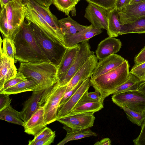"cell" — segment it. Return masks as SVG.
Masks as SVG:
<instances>
[{"label": "cell", "mask_w": 145, "mask_h": 145, "mask_svg": "<svg viewBox=\"0 0 145 145\" xmlns=\"http://www.w3.org/2000/svg\"><path fill=\"white\" fill-rule=\"evenodd\" d=\"M16 48L14 59L20 63L49 61L37 43L29 24L23 22L14 40Z\"/></svg>", "instance_id": "obj_1"}, {"label": "cell", "mask_w": 145, "mask_h": 145, "mask_svg": "<svg viewBox=\"0 0 145 145\" xmlns=\"http://www.w3.org/2000/svg\"><path fill=\"white\" fill-rule=\"evenodd\" d=\"M129 67L128 61L125 60L120 65L106 73L96 78L90 79L91 86L100 93L101 101L103 104L106 98L113 94L118 87L128 80Z\"/></svg>", "instance_id": "obj_2"}, {"label": "cell", "mask_w": 145, "mask_h": 145, "mask_svg": "<svg viewBox=\"0 0 145 145\" xmlns=\"http://www.w3.org/2000/svg\"><path fill=\"white\" fill-rule=\"evenodd\" d=\"M57 70L56 65L47 61L20 63L18 72L23 74L27 78L37 81L40 84L39 91L50 88L58 82Z\"/></svg>", "instance_id": "obj_3"}, {"label": "cell", "mask_w": 145, "mask_h": 145, "mask_svg": "<svg viewBox=\"0 0 145 145\" xmlns=\"http://www.w3.org/2000/svg\"><path fill=\"white\" fill-rule=\"evenodd\" d=\"M27 22L31 33L42 52L49 61L58 67L67 48L61 44L53 41L36 25L31 22Z\"/></svg>", "instance_id": "obj_4"}, {"label": "cell", "mask_w": 145, "mask_h": 145, "mask_svg": "<svg viewBox=\"0 0 145 145\" xmlns=\"http://www.w3.org/2000/svg\"><path fill=\"white\" fill-rule=\"evenodd\" d=\"M67 86H60L57 82L43 91L38 105L44 108V120L46 125L57 121V109Z\"/></svg>", "instance_id": "obj_5"}, {"label": "cell", "mask_w": 145, "mask_h": 145, "mask_svg": "<svg viewBox=\"0 0 145 145\" xmlns=\"http://www.w3.org/2000/svg\"><path fill=\"white\" fill-rule=\"evenodd\" d=\"M113 102L119 107L138 112H145V94L138 90L114 94Z\"/></svg>", "instance_id": "obj_6"}, {"label": "cell", "mask_w": 145, "mask_h": 145, "mask_svg": "<svg viewBox=\"0 0 145 145\" xmlns=\"http://www.w3.org/2000/svg\"><path fill=\"white\" fill-rule=\"evenodd\" d=\"M5 7L8 26V37L14 41L25 18L24 5L20 0H14Z\"/></svg>", "instance_id": "obj_7"}, {"label": "cell", "mask_w": 145, "mask_h": 145, "mask_svg": "<svg viewBox=\"0 0 145 145\" xmlns=\"http://www.w3.org/2000/svg\"><path fill=\"white\" fill-rule=\"evenodd\" d=\"M88 41H83L79 43V49L72 65L65 76L57 82L60 86L67 85L75 74L88 59L94 55V52L91 50Z\"/></svg>", "instance_id": "obj_8"}, {"label": "cell", "mask_w": 145, "mask_h": 145, "mask_svg": "<svg viewBox=\"0 0 145 145\" xmlns=\"http://www.w3.org/2000/svg\"><path fill=\"white\" fill-rule=\"evenodd\" d=\"M24 6L25 19L27 21L31 22L36 25L53 41L63 45L53 29L30 3L24 5Z\"/></svg>", "instance_id": "obj_9"}, {"label": "cell", "mask_w": 145, "mask_h": 145, "mask_svg": "<svg viewBox=\"0 0 145 145\" xmlns=\"http://www.w3.org/2000/svg\"><path fill=\"white\" fill-rule=\"evenodd\" d=\"M93 113H78L65 117L57 121L73 130H79L89 128L93 125L95 117Z\"/></svg>", "instance_id": "obj_10"}, {"label": "cell", "mask_w": 145, "mask_h": 145, "mask_svg": "<svg viewBox=\"0 0 145 145\" xmlns=\"http://www.w3.org/2000/svg\"><path fill=\"white\" fill-rule=\"evenodd\" d=\"M108 10L94 4L88 3L84 16L91 23L93 28L105 29L107 31Z\"/></svg>", "instance_id": "obj_11"}, {"label": "cell", "mask_w": 145, "mask_h": 145, "mask_svg": "<svg viewBox=\"0 0 145 145\" xmlns=\"http://www.w3.org/2000/svg\"><path fill=\"white\" fill-rule=\"evenodd\" d=\"M89 77L85 80L75 92L64 103L59 106L57 112V121L69 114L81 97L88 91L91 86Z\"/></svg>", "instance_id": "obj_12"}, {"label": "cell", "mask_w": 145, "mask_h": 145, "mask_svg": "<svg viewBox=\"0 0 145 145\" xmlns=\"http://www.w3.org/2000/svg\"><path fill=\"white\" fill-rule=\"evenodd\" d=\"M98 59L95 54L91 56L76 72L67 85L65 92L74 88L80 81L91 77L98 63Z\"/></svg>", "instance_id": "obj_13"}, {"label": "cell", "mask_w": 145, "mask_h": 145, "mask_svg": "<svg viewBox=\"0 0 145 145\" xmlns=\"http://www.w3.org/2000/svg\"><path fill=\"white\" fill-rule=\"evenodd\" d=\"M88 92L81 97L71 112L64 117L81 113H94L103 108L104 104L101 101L91 99L87 96Z\"/></svg>", "instance_id": "obj_14"}, {"label": "cell", "mask_w": 145, "mask_h": 145, "mask_svg": "<svg viewBox=\"0 0 145 145\" xmlns=\"http://www.w3.org/2000/svg\"><path fill=\"white\" fill-rule=\"evenodd\" d=\"M125 59L116 54H111L97 63L91 79L96 78L122 64Z\"/></svg>", "instance_id": "obj_15"}, {"label": "cell", "mask_w": 145, "mask_h": 145, "mask_svg": "<svg viewBox=\"0 0 145 145\" xmlns=\"http://www.w3.org/2000/svg\"><path fill=\"white\" fill-rule=\"evenodd\" d=\"M102 31L101 29L93 28L91 24L75 34L65 36L64 45L67 48L72 47L80 42L88 41L94 36L101 34Z\"/></svg>", "instance_id": "obj_16"}, {"label": "cell", "mask_w": 145, "mask_h": 145, "mask_svg": "<svg viewBox=\"0 0 145 145\" xmlns=\"http://www.w3.org/2000/svg\"><path fill=\"white\" fill-rule=\"evenodd\" d=\"M121 42L119 39L108 37L101 41L95 51L98 59L102 60L109 56L116 54L121 48Z\"/></svg>", "instance_id": "obj_17"}, {"label": "cell", "mask_w": 145, "mask_h": 145, "mask_svg": "<svg viewBox=\"0 0 145 145\" xmlns=\"http://www.w3.org/2000/svg\"><path fill=\"white\" fill-rule=\"evenodd\" d=\"M29 3L52 28L61 42L65 46L64 36L61 31L56 17L52 14L49 8L42 6L34 0H30Z\"/></svg>", "instance_id": "obj_18"}, {"label": "cell", "mask_w": 145, "mask_h": 145, "mask_svg": "<svg viewBox=\"0 0 145 145\" xmlns=\"http://www.w3.org/2000/svg\"><path fill=\"white\" fill-rule=\"evenodd\" d=\"M121 25L140 17H145V1L128 5L119 12Z\"/></svg>", "instance_id": "obj_19"}, {"label": "cell", "mask_w": 145, "mask_h": 145, "mask_svg": "<svg viewBox=\"0 0 145 145\" xmlns=\"http://www.w3.org/2000/svg\"><path fill=\"white\" fill-rule=\"evenodd\" d=\"M44 109L39 107L35 112L25 123L24 132L28 135L35 136L46 127L44 120Z\"/></svg>", "instance_id": "obj_20"}, {"label": "cell", "mask_w": 145, "mask_h": 145, "mask_svg": "<svg viewBox=\"0 0 145 145\" xmlns=\"http://www.w3.org/2000/svg\"><path fill=\"white\" fill-rule=\"evenodd\" d=\"M44 90L33 91L31 95L23 103L22 109L19 112L20 118L25 123L39 108V103Z\"/></svg>", "instance_id": "obj_21"}, {"label": "cell", "mask_w": 145, "mask_h": 145, "mask_svg": "<svg viewBox=\"0 0 145 145\" xmlns=\"http://www.w3.org/2000/svg\"><path fill=\"white\" fill-rule=\"evenodd\" d=\"M0 86L6 81L14 77L17 72L15 60L0 52Z\"/></svg>", "instance_id": "obj_22"}, {"label": "cell", "mask_w": 145, "mask_h": 145, "mask_svg": "<svg viewBox=\"0 0 145 145\" xmlns=\"http://www.w3.org/2000/svg\"><path fill=\"white\" fill-rule=\"evenodd\" d=\"M79 44L67 48L62 59L57 67L58 81L66 74L72 65L79 49Z\"/></svg>", "instance_id": "obj_23"}, {"label": "cell", "mask_w": 145, "mask_h": 145, "mask_svg": "<svg viewBox=\"0 0 145 145\" xmlns=\"http://www.w3.org/2000/svg\"><path fill=\"white\" fill-rule=\"evenodd\" d=\"M27 78L26 80L23 81L14 86L0 92V93L10 95L28 91H39L40 84L38 82L33 78Z\"/></svg>", "instance_id": "obj_24"}, {"label": "cell", "mask_w": 145, "mask_h": 145, "mask_svg": "<svg viewBox=\"0 0 145 145\" xmlns=\"http://www.w3.org/2000/svg\"><path fill=\"white\" fill-rule=\"evenodd\" d=\"M119 12L115 8L108 10L107 31L109 37H116L120 35L121 25L119 20Z\"/></svg>", "instance_id": "obj_25"}, {"label": "cell", "mask_w": 145, "mask_h": 145, "mask_svg": "<svg viewBox=\"0 0 145 145\" xmlns=\"http://www.w3.org/2000/svg\"><path fill=\"white\" fill-rule=\"evenodd\" d=\"M60 29L64 36L76 33L88 27L80 24L73 20L70 16L58 20Z\"/></svg>", "instance_id": "obj_26"}, {"label": "cell", "mask_w": 145, "mask_h": 145, "mask_svg": "<svg viewBox=\"0 0 145 145\" xmlns=\"http://www.w3.org/2000/svg\"><path fill=\"white\" fill-rule=\"evenodd\" d=\"M63 128L67 131L65 138L58 143L57 145H63L68 142L91 136L97 137V135L89 128L79 130L73 131L63 126Z\"/></svg>", "instance_id": "obj_27"}, {"label": "cell", "mask_w": 145, "mask_h": 145, "mask_svg": "<svg viewBox=\"0 0 145 145\" xmlns=\"http://www.w3.org/2000/svg\"><path fill=\"white\" fill-rule=\"evenodd\" d=\"M131 33H145V17L121 25L120 35Z\"/></svg>", "instance_id": "obj_28"}, {"label": "cell", "mask_w": 145, "mask_h": 145, "mask_svg": "<svg viewBox=\"0 0 145 145\" xmlns=\"http://www.w3.org/2000/svg\"><path fill=\"white\" fill-rule=\"evenodd\" d=\"M19 114L10 105L0 111V119L24 127L25 123L20 118Z\"/></svg>", "instance_id": "obj_29"}, {"label": "cell", "mask_w": 145, "mask_h": 145, "mask_svg": "<svg viewBox=\"0 0 145 145\" xmlns=\"http://www.w3.org/2000/svg\"><path fill=\"white\" fill-rule=\"evenodd\" d=\"M141 82L135 76L130 73L128 80L118 87L113 94H116L130 91L138 90Z\"/></svg>", "instance_id": "obj_30"}, {"label": "cell", "mask_w": 145, "mask_h": 145, "mask_svg": "<svg viewBox=\"0 0 145 145\" xmlns=\"http://www.w3.org/2000/svg\"><path fill=\"white\" fill-rule=\"evenodd\" d=\"M0 42L2 44V48L0 46V52L10 58L14 59L16 48L14 41L10 38L4 37L3 40L1 37Z\"/></svg>", "instance_id": "obj_31"}, {"label": "cell", "mask_w": 145, "mask_h": 145, "mask_svg": "<svg viewBox=\"0 0 145 145\" xmlns=\"http://www.w3.org/2000/svg\"><path fill=\"white\" fill-rule=\"evenodd\" d=\"M121 108L124 110L129 120L138 126H141L145 120V112H136L125 107Z\"/></svg>", "instance_id": "obj_32"}, {"label": "cell", "mask_w": 145, "mask_h": 145, "mask_svg": "<svg viewBox=\"0 0 145 145\" xmlns=\"http://www.w3.org/2000/svg\"><path fill=\"white\" fill-rule=\"evenodd\" d=\"M52 3L58 10L68 16L69 12L75 8L76 5L71 0H52Z\"/></svg>", "instance_id": "obj_33"}, {"label": "cell", "mask_w": 145, "mask_h": 145, "mask_svg": "<svg viewBox=\"0 0 145 145\" xmlns=\"http://www.w3.org/2000/svg\"><path fill=\"white\" fill-rule=\"evenodd\" d=\"M27 80V78L23 74L18 72L14 77L6 81L1 86H0V92L3 91Z\"/></svg>", "instance_id": "obj_34"}, {"label": "cell", "mask_w": 145, "mask_h": 145, "mask_svg": "<svg viewBox=\"0 0 145 145\" xmlns=\"http://www.w3.org/2000/svg\"><path fill=\"white\" fill-rule=\"evenodd\" d=\"M0 31L5 37H8V30L6 8H1L0 14Z\"/></svg>", "instance_id": "obj_35"}, {"label": "cell", "mask_w": 145, "mask_h": 145, "mask_svg": "<svg viewBox=\"0 0 145 145\" xmlns=\"http://www.w3.org/2000/svg\"><path fill=\"white\" fill-rule=\"evenodd\" d=\"M130 73L137 77L141 82H144L145 80V62L135 65Z\"/></svg>", "instance_id": "obj_36"}, {"label": "cell", "mask_w": 145, "mask_h": 145, "mask_svg": "<svg viewBox=\"0 0 145 145\" xmlns=\"http://www.w3.org/2000/svg\"><path fill=\"white\" fill-rule=\"evenodd\" d=\"M88 3H91L109 10L114 8L116 0H85Z\"/></svg>", "instance_id": "obj_37"}, {"label": "cell", "mask_w": 145, "mask_h": 145, "mask_svg": "<svg viewBox=\"0 0 145 145\" xmlns=\"http://www.w3.org/2000/svg\"><path fill=\"white\" fill-rule=\"evenodd\" d=\"M56 136L55 132L53 131L41 139L33 143L32 145H49L54 142Z\"/></svg>", "instance_id": "obj_38"}, {"label": "cell", "mask_w": 145, "mask_h": 145, "mask_svg": "<svg viewBox=\"0 0 145 145\" xmlns=\"http://www.w3.org/2000/svg\"><path fill=\"white\" fill-rule=\"evenodd\" d=\"M53 131L48 127H46L40 132L36 135L33 139L29 140L28 145H32V144L47 135L52 133Z\"/></svg>", "instance_id": "obj_39"}, {"label": "cell", "mask_w": 145, "mask_h": 145, "mask_svg": "<svg viewBox=\"0 0 145 145\" xmlns=\"http://www.w3.org/2000/svg\"><path fill=\"white\" fill-rule=\"evenodd\" d=\"M141 126V130L139 135L133 140L135 145H145V120Z\"/></svg>", "instance_id": "obj_40"}, {"label": "cell", "mask_w": 145, "mask_h": 145, "mask_svg": "<svg viewBox=\"0 0 145 145\" xmlns=\"http://www.w3.org/2000/svg\"><path fill=\"white\" fill-rule=\"evenodd\" d=\"M9 95L0 93V111L10 105L11 99Z\"/></svg>", "instance_id": "obj_41"}, {"label": "cell", "mask_w": 145, "mask_h": 145, "mask_svg": "<svg viewBox=\"0 0 145 145\" xmlns=\"http://www.w3.org/2000/svg\"><path fill=\"white\" fill-rule=\"evenodd\" d=\"M84 80L80 81L71 90L65 92L60 101L59 106L66 102L75 92Z\"/></svg>", "instance_id": "obj_42"}, {"label": "cell", "mask_w": 145, "mask_h": 145, "mask_svg": "<svg viewBox=\"0 0 145 145\" xmlns=\"http://www.w3.org/2000/svg\"><path fill=\"white\" fill-rule=\"evenodd\" d=\"M131 0H116L114 8L121 12L129 4Z\"/></svg>", "instance_id": "obj_43"}, {"label": "cell", "mask_w": 145, "mask_h": 145, "mask_svg": "<svg viewBox=\"0 0 145 145\" xmlns=\"http://www.w3.org/2000/svg\"><path fill=\"white\" fill-rule=\"evenodd\" d=\"M135 64H139L145 62V44L140 52L135 57Z\"/></svg>", "instance_id": "obj_44"}, {"label": "cell", "mask_w": 145, "mask_h": 145, "mask_svg": "<svg viewBox=\"0 0 145 145\" xmlns=\"http://www.w3.org/2000/svg\"><path fill=\"white\" fill-rule=\"evenodd\" d=\"M87 95L89 97L97 100L101 101V97L99 92L97 90H95L93 92H87Z\"/></svg>", "instance_id": "obj_45"}, {"label": "cell", "mask_w": 145, "mask_h": 145, "mask_svg": "<svg viewBox=\"0 0 145 145\" xmlns=\"http://www.w3.org/2000/svg\"><path fill=\"white\" fill-rule=\"evenodd\" d=\"M36 2L42 7L47 8L52 3V0H34Z\"/></svg>", "instance_id": "obj_46"}, {"label": "cell", "mask_w": 145, "mask_h": 145, "mask_svg": "<svg viewBox=\"0 0 145 145\" xmlns=\"http://www.w3.org/2000/svg\"><path fill=\"white\" fill-rule=\"evenodd\" d=\"M111 144V141L108 138H103L99 141L96 142L94 145H110Z\"/></svg>", "instance_id": "obj_47"}, {"label": "cell", "mask_w": 145, "mask_h": 145, "mask_svg": "<svg viewBox=\"0 0 145 145\" xmlns=\"http://www.w3.org/2000/svg\"><path fill=\"white\" fill-rule=\"evenodd\" d=\"M138 90L141 91L145 94V81L140 83L138 87Z\"/></svg>", "instance_id": "obj_48"}, {"label": "cell", "mask_w": 145, "mask_h": 145, "mask_svg": "<svg viewBox=\"0 0 145 145\" xmlns=\"http://www.w3.org/2000/svg\"><path fill=\"white\" fill-rule=\"evenodd\" d=\"M14 0H0L1 8L4 7L9 2Z\"/></svg>", "instance_id": "obj_49"}, {"label": "cell", "mask_w": 145, "mask_h": 145, "mask_svg": "<svg viewBox=\"0 0 145 145\" xmlns=\"http://www.w3.org/2000/svg\"><path fill=\"white\" fill-rule=\"evenodd\" d=\"M144 1H145V0H131L129 5H131L135 3Z\"/></svg>", "instance_id": "obj_50"}, {"label": "cell", "mask_w": 145, "mask_h": 145, "mask_svg": "<svg viewBox=\"0 0 145 145\" xmlns=\"http://www.w3.org/2000/svg\"><path fill=\"white\" fill-rule=\"evenodd\" d=\"M22 4L24 5L29 3L30 0H20Z\"/></svg>", "instance_id": "obj_51"}, {"label": "cell", "mask_w": 145, "mask_h": 145, "mask_svg": "<svg viewBox=\"0 0 145 145\" xmlns=\"http://www.w3.org/2000/svg\"><path fill=\"white\" fill-rule=\"evenodd\" d=\"M73 3L76 5L78 2V0H71Z\"/></svg>", "instance_id": "obj_52"}, {"label": "cell", "mask_w": 145, "mask_h": 145, "mask_svg": "<svg viewBox=\"0 0 145 145\" xmlns=\"http://www.w3.org/2000/svg\"><path fill=\"white\" fill-rule=\"evenodd\" d=\"M78 0V1L79 2V1L81 0Z\"/></svg>", "instance_id": "obj_53"}, {"label": "cell", "mask_w": 145, "mask_h": 145, "mask_svg": "<svg viewBox=\"0 0 145 145\" xmlns=\"http://www.w3.org/2000/svg\"><path fill=\"white\" fill-rule=\"evenodd\" d=\"M145 81L144 82H145Z\"/></svg>", "instance_id": "obj_54"}]
</instances>
